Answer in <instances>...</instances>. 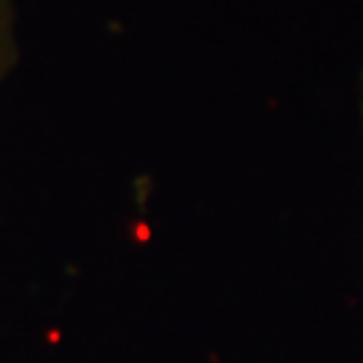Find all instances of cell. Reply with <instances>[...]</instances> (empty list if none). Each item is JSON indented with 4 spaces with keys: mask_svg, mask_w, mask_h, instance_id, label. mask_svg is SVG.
<instances>
[{
    "mask_svg": "<svg viewBox=\"0 0 363 363\" xmlns=\"http://www.w3.org/2000/svg\"><path fill=\"white\" fill-rule=\"evenodd\" d=\"M19 57L16 40V0H0V86Z\"/></svg>",
    "mask_w": 363,
    "mask_h": 363,
    "instance_id": "obj_1",
    "label": "cell"
}]
</instances>
